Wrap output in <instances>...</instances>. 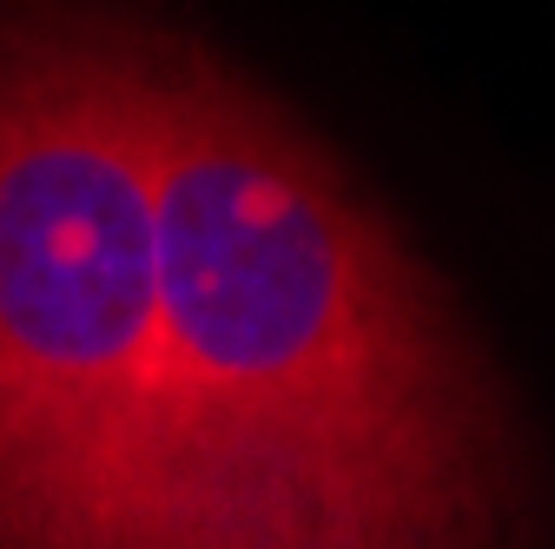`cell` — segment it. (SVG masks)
I'll list each match as a JSON object with an SVG mask.
<instances>
[{
  "label": "cell",
  "instance_id": "1",
  "mask_svg": "<svg viewBox=\"0 0 555 549\" xmlns=\"http://www.w3.org/2000/svg\"><path fill=\"white\" fill-rule=\"evenodd\" d=\"M0 549H535L450 292L192 34L159 132L0 245Z\"/></svg>",
  "mask_w": 555,
  "mask_h": 549
}]
</instances>
